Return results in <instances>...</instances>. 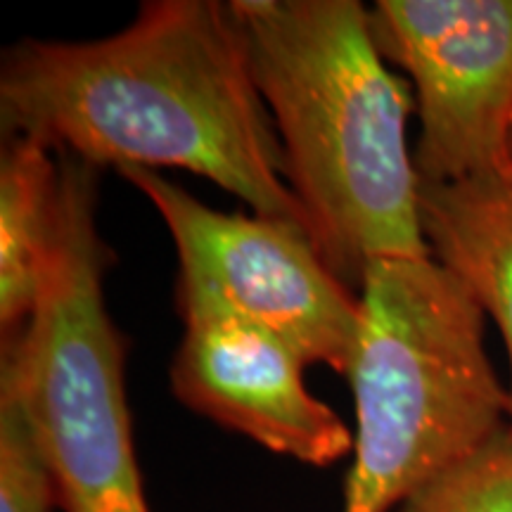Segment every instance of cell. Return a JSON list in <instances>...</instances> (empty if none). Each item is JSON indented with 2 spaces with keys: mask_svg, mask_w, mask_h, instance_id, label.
Wrapping results in <instances>:
<instances>
[{
  "mask_svg": "<svg viewBox=\"0 0 512 512\" xmlns=\"http://www.w3.org/2000/svg\"><path fill=\"white\" fill-rule=\"evenodd\" d=\"M53 482L22 406L0 384V512H53Z\"/></svg>",
  "mask_w": 512,
  "mask_h": 512,
  "instance_id": "8fae6325",
  "label": "cell"
},
{
  "mask_svg": "<svg viewBox=\"0 0 512 512\" xmlns=\"http://www.w3.org/2000/svg\"><path fill=\"white\" fill-rule=\"evenodd\" d=\"M510 166H512V136H510Z\"/></svg>",
  "mask_w": 512,
  "mask_h": 512,
  "instance_id": "7c38bea8",
  "label": "cell"
},
{
  "mask_svg": "<svg viewBox=\"0 0 512 512\" xmlns=\"http://www.w3.org/2000/svg\"><path fill=\"white\" fill-rule=\"evenodd\" d=\"M119 174L164 221L178 278L209 287L285 339L309 366L323 363L349 375L361 339V294L332 273L302 228L211 209L157 171L131 166Z\"/></svg>",
  "mask_w": 512,
  "mask_h": 512,
  "instance_id": "5b68a950",
  "label": "cell"
},
{
  "mask_svg": "<svg viewBox=\"0 0 512 512\" xmlns=\"http://www.w3.org/2000/svg\"><path fill=\"white\" fill-rule=\"evenodd\" d=\"M370 31L413 86L422 183L512 169V0H377Z\"/></svg>",
  "mask_w": 512,
  "mask_h": 512,
  "instance_id": "8992f818",
  "label": "cell"
},
{
  "mask_svg": "<svg viewBox=\"0 0 512 512\" xmlns=\"http://www.w3.org/2000/svg\"><path fill=\"white\" fill-rule=\"evenodd\" d=\"M422 235L439 261L494 320L508 351L512 434V169L422 183Z\"/></svg>",
  "mask_w": 512,
  "mask_h": 512,
  "instance_id": "ba28073f",
  "label": "cell"
},
{
  "mask_svg": "<svg viewBox=\"0 0 512 512\" xmlns=\"http://www.w3.org/2000/svg\"><path fill=\"white\" fill-rule=\"evenodd\" d=\"M394 512H512V434L422 486Z\"/></svg>",
  "mask_w": 512,
  "mask_h": 512,
  "instance_id": "30bf717a",
  "label": "cell"
},
{
  "mask_svg": "<svg viewBox=\"0 0 512 512\" xmlns=\"http://www.w3.org/2000/svg\"><path fill=\"white\" fill-rule=\"evenodd\" d=\"M62 214L38 304L5 339L0 384L22 406L64 512H150L126 401V344L107 309L98 169L60 155Z\"/></svg>",
  "mask_w": 512,
  "mask_h": 512,
  "instance_id": "277c9868",
  "label": "cell"
},
{
  "mask_svg": "<svg viewBox=\"0 0 512 512\" xmlns=\"http://www.w3.org/2000/svg\"><path fill=\"white\" fill-rule=\"evenodd\" d=\"M183 337L171 389L190 411L268 451L313 467L354 451V430L304 382L309 363L285 339L228 306L216 292L178 278Z\"/></svg>",
  "mask_w": 512,
  "mask_h": 512,
  "instance_id": "52a82bcc",
  "label": "cell"
},
{
  "mask_svg": "<svg viewBox=\"0 0 512 512\" xmlns=\"http://www.w3.org/2000/svg\"><path fill=\"white\" fill-rule=\"evenodd\" d=\"M318 254L351 290L382 259L432 256L408 145L411 86L358 0H230Z\"/></svg>",
  "mask_w": 512,
  "mask_h": 512,
  "instance_id": "7a4b0ae2",
  "label": "cell"
},
{
  "mask_svg": "<svg viewBox=\"0 0 512 512\" xmlns=\"http://www.w3.org/2000/svg\"><path fill=\"white\" fill-rule=\"evenodd\" d=\"M354 463L342 512H394L508 430L482 309L432 256L382 259L361 290Z\"/></svg>",
  "mask_w": 512,
  "mask_h": 512,
  "instance_id": "3957f363",
  "label": "cell"
},
{
  "mask_svg": "<svg viewBox=\"0 0 512 512\" xmlns=\"http://www.w3.org/2000/svg\"><path fill=\"white\" fill-rule=\"evenodd\" d=\"M62 214L60 155L3 138L0 155V337L22 332L38 304Z\"/></svg>",
  "mask_w": 512,
  "mask_h": 512,
  "instance_id": "9c48e42d",
  "label": "cell"
},
{
  "mask_svg": "<svg viewBox=\"0 0 512 512\" xmlns=\"http://www.w3.org/2000/svg\"><path fill=\"white\" fill-rule=\"evenodd\" d=\"M0 128L95 169L188 171L311 238L230 3L145 0L98 41L24 38L0 62Z\"/></svg>",
  "mask_w": 512,
  "mask_h": 512,
  "instance_id": "6da1fadb",
  "label": "cell"
}]
</instances>
